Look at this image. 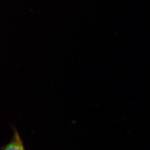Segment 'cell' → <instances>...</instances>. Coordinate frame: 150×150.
<instances>
[{"label":"cell","mask_w":150,"mask_h":150,"mask_svg":"<svg viewBox=\"0 0 150 150\" xmlns=\"http://www.w3.org/2000/svg\"><path fill=\"white\" fill-rule=\"evenodd\" d=\"M2 150H25L21 138L16 129H14L13 136L10 142Z\"/></svg>","instance_id":"cell-1"}]
</instances>
